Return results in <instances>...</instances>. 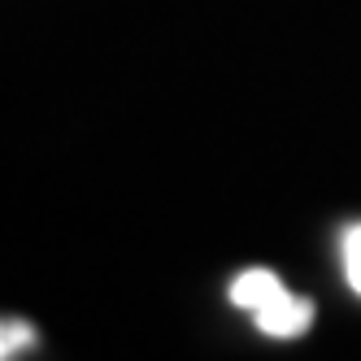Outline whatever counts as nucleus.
<instances>
[{"instance_id": "1", "label": "nucleus", "mask_w": 361, "mask_h": 361, "mask_svg": "<svg viewBox=\"0 0 361 361\" xmlns=\"http://www.w3.org/2000/svg\"><path fill=\"white\" fill-rule=\"evenodd\" d=\"M231 300L257 318L266 335L274 340H292V335H305L309 322H314V305L305 296L288 292L283 279L270 270H244L235 283H231Z\"/></svg>"}, {"instance_id": "2", "label": "nucleus", "mask_w": 361, "mask_h": 361, "mask_svg": "<svg viewBox=\"0 0 361 361\" xmlns=\"http://www.w3.org/2000/svg\"><path fill=\"white\" fill-rule=\"evenodd\" d=\"M39 344V331L22 318H0V361H18Z\"/></svg>"}, {"instance_id": "3", "label": "nucleus", "mask_w": 361, "mask_h": 361, "mask_svg": "<svg viewBox=\"0 0 361 361\" xmlns=\"http://www.w3.org/2000/svg\"><path fill=\"white\" fill-rule=\"evenodd\" d=\"M344 274H348V288L361 296V222L344 231Z\"/></svg>"}]
</instances>
